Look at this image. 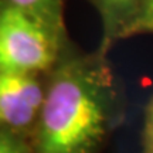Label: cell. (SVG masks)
Instances as JSON below:
<instances>
[{
  "label": "cell",
  "mask_w": 153,
  "mask_h": 153,
  "mask_svg": "<svg viewBox=\"0 0 153 153\" xmlns=\"http://www.w3.org/2000/svg\"><path fill=\"white\" fill-rule=\"evenodd\" d=\"M48 23L13 4L0 9V71L33 74L51 65L55 36Z\"/></svg>",
  "instance_id": "obj_2"
},
{
  "label": "cell",
  "mask_w": 153,
  "mask_h": 153,
  "mask_svg": "<svg viewBox=\"0 0 153 153\" xmlns=\"http://www.w3.org/2000/svg\"><path fill=\"white\" fill-rule=\"evenodd\" d=\"M112 36H120L135 14L140 0H95Z\"/></svg>",
  "instance_id": "obj_4"
},
{
  "label": "cell",
  "mask_w": 153,
  "mask_h": 153,
  "mask_svg": "<svg viewBox=\"0 0 153 153\" xmlns=\"http://www.w3.org/2000/svg\"><path fill=\"white\" fill-rule=\"evenodd\" d=\"M0 153H24V150L16 139L0 135Z\"/></svg>",
  "instance_id": "obj_8"
},
{
  "label": "cell",
  "mask_w": 153,
  "mask_h": 153,
  "mask_svg": "<svg viewBox=\"0 0 153 153\" xmlns=\"http://www.w3.org/2000/svg\"><path fill=\"white\" fill-rule=\"evenodd\" d=\"M145 153H153V101L148 111L145 129Z\"/></svg>",
  "instance_id": "obj_7"
},
{
  "label": "cell",
  "mask_w": 153,
  "mask_h": 153,
  "mask_svg": "<svg viewBox=\"0 0 153 153\" xmlns=\"http://www.w3.org/2000/svg\"><path fill=\"white\" fill-rule=\"evenodd\" d=\"M44 97L31 74L0 71V119L7 125L27 126L40 112Z\"/></svg>",
  "instance_id": "obj_3"
},
{
  "label": "cell",
  "mask_w": 153,
  "mask_h": 153,
  "mask_svg": "<svg viewBox=\"0 0 153 153\" xmlns=\"http://www.w3.org/2000/svg\"><path fill=\"white\" fill-rule=\"evenodd\" d=\"M153 33V0H140L135 14L120 36Z\"/></svg>",
  "instance_id": "obj_5"
},
{
  "label": "cell",
  "mask_w": 153,
  "mask_h": 153,
  "mask_svg": "<svg viewBox=\"0 0 153 153\" xmlns=\"http://www.w3.org/2000/svg\"><path fill=\"white\" fill-rule=\"evenodd\" d=\"M101 71L71 62L57 72L40 109L38 153H92L108 119Z\"/></svg>",
  "instance_id": "obj_1"
},
{
  "label": "cell",
  "mask_w": 153,
  "mask_h": 153,
  "mask_svg": "<svg viewBox=\"0 0 153 153\" xmlns=\"http://www.w3.org/2000/svg\"><path fill=\"white\" fill-rule=\"evenodd\" d=\"M9 4H13L40 17L41 20L48 23L53 28H55L57 10H55V0H7Z\"/></svg>",
  "instance_id": "obj_6"
}]
</instances>
